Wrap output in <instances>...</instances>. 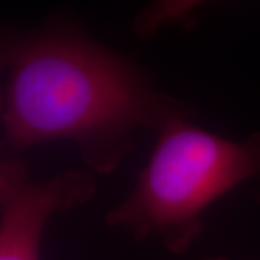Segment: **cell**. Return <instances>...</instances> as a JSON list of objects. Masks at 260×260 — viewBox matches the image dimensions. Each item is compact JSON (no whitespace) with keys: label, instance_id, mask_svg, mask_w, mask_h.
Segmentation results:
<instances>
[{"label":"cell","instance_id":"cell-1","mask_svg":"<svg viewBox=\"0 0 260 260\" xmlns=\"http://www.w3.org/2000/svg\"><path fill=\"white\" fill-rule=\"evenodd\" d=\"M0 143L19 156L48 142L77 146L87 168L112 174L138 130L159 133L192 119L189 104L159 90L130 56L102 45L75 18L0 30Z\"/></svg>","mask_w":260,"mask_h":260},{"label":"cell","instance_id":"cell-2","mask_svg":"<svg viewBox=\"0 0 260 260\" xmlns=\"http://www.w3.org/2000/svg\"><path fill=\"white\" fill-rule=\"evenodd\" d=\"M250 179L260 181V133L232 140L191 119L172 121L156 133L148 164L129 195L106 214V224L185 254L204 232L205 210Z\"/></svg>","mask_w":260,"mask_h":260},{"label":"cell","instance_id":"cell-3","mask_svg":"<svg viewBox=\"0 0 260 260\" xmlns=\"http://www.w3.org/2000/svg\"><path fill=\"white\" fill-rule=\"evenodd\" d=\"M93 174L67 169L35 179L19 156L0 160V260H41L48 221L93 200Z\"/></svg>","mask_w":260,"mask_h":260},{"label":"cell","instance_id":"cell-4","mask_svg":"<svg viewBox=\"0 0 260 260\" xmlns=\"http://www.w3.org/2000/svg\"><path fill=\"white\" fill-rule=\"evenodd\" d=\"M203 260H230V259H224V257H213V259H203Z\"/></svg>","mask_w":260,"mask_h":260},{"label":"cell","instance_id":"cell-5","mask_svg":"<svg viewBox=\"0 0 260 260\" xmlns=\"http://www.w3.org/2000/svg\"><path fill=\"white\" fill-rule=\"evenodd\" d=\"M259 201H260V195H259Z\"/></svg>","mask_w":260,"mask_h":260}]
</instances>
